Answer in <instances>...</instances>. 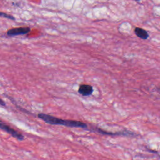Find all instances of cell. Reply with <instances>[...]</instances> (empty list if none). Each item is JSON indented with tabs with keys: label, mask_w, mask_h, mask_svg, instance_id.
I'll return each instance as SVG.
<instances>
[{
	"label": "cell",
	"mask_w": 160,
	"mask_h": 160,
	"mask_svg": "<svg viewBox=\"0 0 160 160\" xmlns=\"http://www.w3.org/2000/svg\"><path fill=\"white\" fill-rule=\"evenodd\" d=\"M0 129L6 131L8 134H9L11 136H12V137L15 138L16 139L19 141H22L24 139V136L21 133L16 131L14 129L12 128L9 125H8L7 124H6L5 122H4L1 120H0Z\"/></svg>",
	"instance_id": "7a4b0ae2"
},
{
	"label": "cell",
	"mask_w": 160,
	"mask_h": 160,
	"mask_svg": "<svg viewBox=\"0 0 160 160\" xmlns=\"http://www.w3.org/2000/svg\"><path fill=\"white\" fill-rule=\"evenodd\" d=\"M158 91H159V92H160V87H158Z\"/></svg>",
	"instance_id": "ba28073f"
},
{
	"label": "cell",
	"mask_w": 160,
	"mask_h": 160,
	"mask_svg": "<svg viewBox=\"0 0 160 160\" xmlns=\"http://www.w3.org/2000/svg\"><path fill=\"white\" fill-rule=\"evenodd\" d=\"M31 31V29L29 27H19L9 29L6 34L9 36H14L17 35L26 34Z\"/></svg>",
	"instance_id": "3957f363"
},
{
	"label": "cell",
	"mask_w": 160,
	"mask_h": 160,
	"mask_svg": "<svg viewBox=\"0 0 160 160\" xmlns=\"http://www.w3.org/2000/svg\"><path fill=\"white\" fill-rule=\"evenodd\" d=\"M0 17H3V18H5L11 19V20H14L15 19V18L12 15H10V14H6L5 12H1V11H0Z\"/></svg>",
	"instance_id": "8992f818"
},
{
	"label": "cell",
	"mask_w": 160,
	"mask_h": 160,
	"mask_svg": "<svg viewBox=\"0 0 160 160\" xmlns=\"http://www.w3.org/2000/svg\"><path fill=\"white\" fill-rule=\"evenodd\" d=\"M0 105H1V106H6L5 102L2 99H1V98H0Z\"/></svg>",
	"instance_id": "52a82bcc"
},
{
	"label": "cell",
	"mask_w": 160,
	"mask_h": 160,
	"mask_svg": "<svg viewBox=\"0 0 160 160\" xmlns=\"http://www.w3.org/2000/svg\"><path fill=\"white\" fill-rule=\"evenodd\" d=\"M38 117L44 121L46 123L51 125H61L70 128H87V124L84 122L74 120H67L63 119L55 116H51L49 114L40 113L38 114Z\"/></svg>",
	"instance_id": "6da1fadb"
},
{
	"label": "cell",
	"mask_w": 160,
	"mask_h": 160,
	"mask_svg": "<svg viewBox=\"0 0 160 160\" xmlns=\"http://www.w3.org/2000/svg\"><path fill=\"white\" fill-rule=\"evenodd\" d=\"M159 158H160V155H159Z\"/></svg>",
	"instance_id": "9c48e42d"
},
{
	"label": "cell",
	"mask_w": 160,
	"mask_h": 160,
	"mask_svg": "<svg viewBox=\"0 0 160 160\" xmlns=\"http://www.w3.org/2000/svg\"><path fill=\"white\" fill-rule=\"evenodd\" d=\"M78 92L84 96H90L93 92V88L89 84H81L78 89Z\"/></svg>",
	"instance_id": "277c9868"
},
{
	"label": "cell",
	"mask_w": 160,
	"mask_h": 160,
	"mask_svg": "<svg viewBox=\"0 0 160 160\" xmlns=\"http://www.w3.org/2000/svg\"><path fill=\"white\" fill-rule=\"evenodd\" d=\"M134 31V33L136 34V36L142 39L145 40L149 38L148 32L142 28H138V27L135 28Z\"/></svg>",
	"instance_id": "5b68a950"
}]
</instances>
